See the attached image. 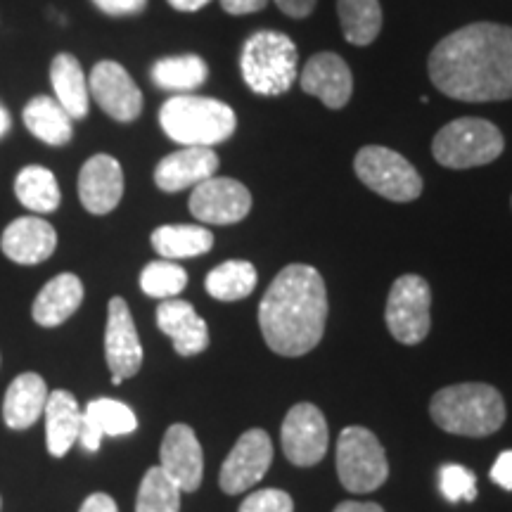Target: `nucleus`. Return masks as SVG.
I'll use <instances>...</instances> for the list:
<instances>
[{"label":"nucleus","instance_id":"nucleus-35","mask_svg":"<svg viewBox=\"0 0 512 512\" xmlns=\"http://www.w3.org/2000/svg\"><path fill=\"white\" fill-rule=\"evenodd\" d=\"M238 512H294V501L280 489H261L249 494Z\"/></svg>","mask_w":512,"mask_h":512},{"label":"nucleus","instance_id":"nucleus-17","mask_svg":"<svg viewBox=\"0 0 512 512\" xmlns=\"http://www.w3.org/2000/svg\"><path fill=\"white\" fill-rule=\"evenodd\" d=\"M79 197L86 211L95 216L110 214L124 197V171L112 155H95L79 174Z\"/></svg>","mask_w":512,"mask_h":512},{"label":"nucleus","instance_id":"nucleus-23","mask_svg":"<svg viewBox=\"0 0 512 512\" xmlns=\"http://www.w3.org/2000/svg\"><path fill=\"white\" fill-rule=\"evenodd\" d=\"M83 302V283L74 273L55 275L50 283L38 292L34 302V320L43 328H57L64 320L72 318Z\"/></svg>","mask_w":512,"mask_h":512},{"label":"nucleus","instance_id":"nucleus-7","mask_svg":"<svg viewBox=\"0 0 512 512\" xmlns=\"http://www.w3.org/2000/svg\"><path fill=\"white\" fill-rule=\"evenodd\" d=\"M337 475L351 494H370L389 477L380 439L366 427H347L337 439Z\"/></svg>","mask_w":512,"mask_h":512},{"label":"nucleus","instance_id":"nucleus-41","mask_svg":"<svg viewBox=\"0 0 512 512\" xmlns=\"http://www.w3.org/2000/svg\"><path fill=\"white\" fill-rule=\"evenodd\" d=\"M335 512H384L377 503H361V501H344L339 503Z\"/></svg>","mask_w":512,"mask_h":512},{"label":"nucleus","instance_id":"nucleus-16","mask_svg":"<svg viewBox=\"0 0 512 512\" xmlns=\"http://www.w3.org/2000/svg\"><path fill=\"white\" fill-rule=\"evenodd\" d=\"M299 83L306 95H313L323 102L328 110H342L347 107L354 93V76L349 64L337 53H316L304 64Z\"/></svg>","mask_w":512,"mask_h":512},{"label":"nucleus","instance_id":"nucleus-30","mask_svg":"<svg viewBox=\"0 0 512 512\" xmlns=\"http://www.w3.org/2000/svg\"><path fill=\"white\" fill-rule=\"evenodd\" d=\"M15 195L24 207L36 214H50L60 207V185L46 166H27L15 178Z\"/></svg>","mask_w":512,"mask_h":512},{"label":"nucleus","instance_id":"nucleus-21","mask_svg":"<svg viewBox=\"0 0 512 512\" xmlns=\"http://www.w3.org/2000/svg\"><path fill=\"white\" fill-rule=\"evenodd\" d=\"M138 430V418L117 399H95L81 413L79 441L86 451H98L102 437H124Z\"/></svg>","mask_w":512,"mask_h":512},{"label":"nucleus","instance_id":"nucleus-29","mask_svg":"<svg viewBox=\"0 0 512 512\" xmlns=\"http://www.w3.org/2000/svg\"><path fill=\"white\" fill-rule=\"evenodd\" d=\"M342 34L351 46H370L382 29L380 0H337Z\"/></svg>","mask_w":512,"mask_h":512},{"label":"nucleus","instance_id":"nucleus-15","mask_svg":"<svg viewBox=\"0 0 512 512\" xmlns=\"http://www.w3.org/2000/svg\"><path fill=\"white\" fill-rule=\"evenodd\" d=\"M159 467L174 479L183 494L200 489L204 477V453L192 427L178 422L166 430L162 451H159Z\"/></svg>","mask_w":512,"mask_h":512},{"label":"nucleus","instance_id":"nucleus-32","mask_svg":"<svg viewBox=\"0 0 512 512\" xmlns=\"http://www.w3.org/2000/svg\"><path fill=\"white\" fill-rule=\"evenodd\" d=\"M181 494L183 491L162 467H150L140 482L136 512H178L181 510Z\"/></svg>","mask_w":512,"mask_h":512},{"label":"nucleus","instance_id":"nucleus-20","mask_svg":"<svg viewBox=\"0 0 512 512\" xmlns=\"http://www.w3.org/2000/svg\"><path fill=\"white\" fill-rule=\"evenodd\" d=\"M216 169L219 155L211 147H185L157 164L155 183L164 192H181L216 176Z\"/></svg>","mask_w":512,"mask_h":512},{"label":"nucleus","instance_id":"nucleus-2","mask_svg":"<svg viewBox=\"0 0 512 512\" xmlns=\"http://www.w3.org/2000/svg\"><path fill=\"white\" fill-rule=\"evenodd\" d=\"M328 320V292L313 266L290 264L275 275L259 304V328L268 349L304 356L318 347Z\"/></svg>","mask_w":512,"mask_h":512},{"label":"nucleus","instance_id":"nucleus-33","mask_svg":"<svg viewBox=\"0 0 512 512\" xmlns=\"http://www.w3.org/2000/svg\"><path fill=\"white\" fill-rule=\"evenodd\" d=\"M185 285H188V273H185V268L169 259L152 261V264H147L143 268V273H140V290H143L147 297L174 299L185 290Z\"/></svg>","mask_w":512,"mask_h":512},{"label":"nucleus","instance_id":"nucleus-6","mask_svg":"<svg viewBox=\"0 0 512 512\" xmlns=\"http://www.w3.org/2000/svg\"><path fill=\"white\" fill-rule=\"evenodd\" d=\"M505 150V138L496 124L463 117L446 124L434 136L432 155L446 169H475L496 162Z\"/></svg>","mask_w":512,"mask_h":512},{"label":"nucleus","instance_id":"nucleus-3","mask_svg":"<svg viewBox=\"0 0 512 512\" xmlns=\"http://www.w3.org/2000/svg\"><path fill=\"white\" fill-rule=\"evenodd\" d=\"M430 415L437 427L458 437H489L505 422L501 392L484 382L451 384L432 396Z\"/></svg>","mask_w":512,"mask_h":512},{"label":"nucleus","instance_id":"nucleus-22","mask_svg":"<svg viewBox=\"0 0 512 512\" xmlns=\"http://www.w3.org/2000/svg\"><path fill=\"white\" fill-rule=\"evenodd\" d=\"M46 380L36 373H24L12 380L5 392L3 418L10 430H29L41 418L48 403Z\"/></svg>","mask_w":512,"mask_h":512},{"label":"nucleus","instance_id":"nucleus-8","mask_svg":"<svg viewBox=\"0 0 512 512\" xmlns=\"http://www.w3.org/2000/svg\"><path fill=\"white\" fill-rule=\"evenodd\" d=\"M354 171L366 188L392 202H413L422 195V178L415 166L389 147H361L354 159Z\"/></svg>","mask_w":512,"mask_h":512},{"label":"nucleus","instance_id":"nucleus-19","mask_svg":"<svg viewBox=\"0 0 512 512\" xmlns=\"http://www.w3.org/2000/svg\"><path fill=\"white\" fill-rule=\"evenodd\" d=\"M157 325L171 337L178 356H197L209 347V328L195 306L183 299H164L157 306Z\"/></svg>","mask_w":512,"mask_h":512},{"label":"nucleus","instance_id":"nucleus-28","mask_svg":"<svg viewBox=\"0 0 512 512\" xmlns=\"http://www.w3.org/2000/svg\"><path fill=\"white\" fill-rule=\"evenodd\" d=\"M209 76L207 62L200 55L164 57L152 67V81L157 88L169 93L197 91Z\"/></svg>","mask_w":512,"mask_h":512},{"label":"nucleus","instance_id":"nucleus-27","mask_svg":"<svg viewBox=\"0 0 512 512\" xmlns=\"http://www.w3.org/2000/svg\"><path fill=\"white\" fill-rule=\"evenodd\" d=\"M152 247L162 259L178 261L190 259V256L207 254L214 247V235L204 226H188V223H178V226H159L152 233Z\"/></svg>","mask_w":512,"mask_h":512},{"label":"nucleus","instance_id":"nucleus-43","mask_svg":"<svg viewBox=\"0 0 512 512\" xmlns=\"http://www.w3.org/2000/svg\"><path fill=\"white\" fill-rule=\"evenodd\" d=\"M10 126H12L10 112H8V110H5V107H3V105H0V138H3V136H8Z\"/></svg>","mask_w":512,"mask_h":512},{"label":"nucleus","instance_id":"nucleus-40","mask_svg":"<svg viewBox=\"0 0 512 512\" xmlns=\"http://www.w3.org/2000/svg\"><path fill=\"white\" fill-rule=\"evenodd\" d=\"M79 512H119V508L110 494H102V491H98V494H91L86 501H83Z\"/></svg>","mask_w":512,"mask_h":512},{"label":"nucleus","instance_id":"nucleus-37","mask_svg":"<svg viewBox=\"0 0 512 512\" xmlns=\"http://www.w3.org/2000/svg\"><path fill=\"white\" fill-rule=\"evenodd\" d=\"M491 482L505 491H512V451H503L491 467Z\"/></svg>","mask_w":512,"mask_h":512},{"label":"nucleus","instance_id":"nucleus-26","mask_svg":"<svg viewBox=\"0 0 512 512\" xmlns=\"http://www.w3.org/2000/svg\"><path fill=\"white\" fill-rule=\"evenodd\" d=\"M72 121L74 119L62 110L60 102L48 98V95H38L24 107V124H27L29 133L46 145H67L74 136Z\"/></svg>","mask_w":512,"mask_h":512},{"label":"nucleus","instance_id":"nucleus-36","mask_svg":"<svg viewBox=\"0 0 512 512\" xmlns=\"http://www.w3.org/2000/svg\"><path fill=\"white\" fill-rule=\"evenodd\" d=\"M95 8L110 17H128L140 15L147 8V0H93Z\"/></svg>","mask_w":512,"mask_h":512},{"label":"nucleus","instance_id":"nucleus-11","mask_svg":"<svg viewBox=\"0 0 512 512\" xmlns=\"http://www.w3.org/2000/svg\"><path fill=\"white\" fill-rule=\"evenodd\" d=\"M280 437H283L285 456L292 465L311 467L320 463L325 453H328V420L313 403H297L285 415Z\"/></svg>","mask_w":512,"mask_h":512},{"label":"nucleus","instance_id":"nucleus-25","mask_svg":"<svg viewBox=\"0 0 512 512\" xmlns=\"http://www.w3.org/2000/svg\"><path fill=\"white\" fill-rule=\"evenodd\" d=\"M50 83H53L55 100L72 119H83L91 107V91L83 74L81 62L74 55L60 53L50 64Z\"/></svg>","mask_w":512,"mask_h":512},{"label":"nucleus","instance_id":"nucleus-4","mask_svg":"<svg viewBox=\"0 0 512 512\" xmlns=\"http://www.w3.org/2000/svg\"><path fill=\"white\" fill-rule=\"evenodd\" d=\"M162 131L183 147H214L235 133L233 107L200 95H174L159 110Z\"/></svg>","mask_w":512,"mask_h":512},{"label":"nucleus","instance_id":"nucleus-12","mask_svg":"<svg viewBox=\"0 0 512 512\" xmlns=\"http://www.w3.org/2000/svg\"><path fill=\"white\" fill-rule=\"evenodd\" d=\"M273 463V444L264 430H247L223 460L219 484L223 494H245L259 484Z\"/></svg>","mask_w":512,"mask_h":512},{"label":"nucleus","instance_id":"nucleus-1","mask_svg":"<svg viewBox=\"0 0 512 512\" xmlns=\"http://www.w3.org/2000/svg\"><path fill=\"white\" fill-rule=\"evenodd\" d=\"M434 88L460 102L512 100V27L475 22L441 38L427 60Z\"/></svg>","mask_w":512,"mask_h":512},{"label":"nucleus","instance_id":"nucleus-38","mask_svg":"<svg viewBox=\"0 0 512 512\" xmlns=\"http://www.w3.org/2000/svg\"><path fill=\"white\" fill-rule=\"evenodd\" d=\"M266 5H268V0H221V8L233 17L252 15V12L264 10Z\"/></svg>","mask_w":512,"mask_h":512},{"label":"nucleus","instance_id":"nucleus-10","mask_svg":"<svg viewBox=\"0 0 512 512\" xmlns=\"http://www.w3.org/2000/svg\"><path fill=\"white\" fill-rule=\"evenodd\" d=\"M252 211V192L235 178L211 176L195 185L190 195V214L209 226H233Z\"/></svg>","mask_w":512,"mask_h":512},{"label":"nucleus","instance_id":"nucleus-5","mask_svg":"<svg viewBox=\"0 0 512 512\" xmlns=\"http://www.w3.org/2000/svg\"><path fill=\"white\" fill-rule=\"evenodd\" d=\"M299 50L290 36L280 31H256L240 53V72L247 88L256 95H283L297 79Z\"/></svg>","mask_w":512,"mask_h":512},{"label":"nucleus","instance_id":"nucleus-18","mask_svg":"<svg viewBox=\"0 0 512 512\" xmlns=\"http://www.w3.org/2000/svg\"><path fill=\"white\" fill-rule=\"evenodd\" d=\"M0 247H3V254L15 264L34 266L53 256L57 247V233L48 221L38 219V216H22V219H15L5 228Z\"/></svg>","mask_w":512,"mask_h":512},{"label":"nucleus","instance_id":"nucleus-31","mask_svg":"<svg viewBox=\"0 0 512 512\" xmlns=\"http://www.w3.org/2000/svg\"><path fill=\"white\" fill-rule=\"evenodd\" d=\"M256 268L249 261H223L207 275V292L219 302H240L254 292Z\"/></svg>","mask_w":512,"mask_h":512},{"label":"nucleus","instance_id":"nucleus-42","mask_svg":"<svg viewBox=\"0 0 512 512\" xmlns=\"http://www.w3.org/2000/svg\"><path fill=\"white\" fill-rule=\"evenodd\" d=\"M166 3L181 12H197V10H202L204 5H209L211 0H166Z\"/></svg>","mask_w":512,"mask_h":512},{"label":"nucleus","instance_id":"nucleus-44","mask_svg":"<svg viewBox=\"0 0 512 512\" xmlns=\"http://www.w3.org/2000/svg\"><path fill=\"white\" fill-rule=\"evenodd\" d=\"M0 508H3V501H0Z\"/></svg>","mask_w":512,"mask_h":512},{"label":"nucleus","instance_id":"nucleus-13","mask_svg":"<svg viewBox=\"0 0 512 512\" xmlns=\"http://www.w3.org/2000/svg\"><path fill=\"white\" fill-rule=\"evenodd\" d=\"M88 91L107 117L128 124L143 112V93L119 62L102 60L88 76Z\"/></svg>","mask_w":512,"mask_h":512},{"label":"nucleus","instance_id":"nucleus-14","mask_svg":"<svg viewBox=\"0 0 512 512\" xmlns=\"http://www.w3.org/2000/svg\"><path fill=\"white\" fill-rule=\"evenodd\" d=\"M105 358L114 384H121L126 377H133L143 366V344H140L128 304L121 297H112L110 306H107Z\"/></svg>","mask_w":512,"mask_h":512},{"label":"nucleus","instance_id":"nucleus-34","mask_svg":"<svg viewBox=\"0 0 512 512\" xmlns=\"http://www.w3.org/2000/svg\"><path fill=\"white\" fill-rule=\"evenodd\" d=\"M439 486H441V494H444L448 503H460V501L472 503L477 498L475 472L467 470L465 465L448 463L441 467Z\"/></svg>","mask_w":512,"mask_h":512},{"label":"nucleus","instance_id":"nucleus-24","mask_svg":"<svg viewBox=\"0 0 512 512\" xmlns=\"http://www.w3.org/2000/svg\"><path fill=\"white\" fill-rule=\"evenodd\" d=\"M43 418H46V444L50 456H67L69 448L79 441L81 432V411L74 394L67 389H57V392L48 394Z\"/></svg>","mask_w":512,"mask_h":512},{"label":"nucleus","instance_id":"nucleus-39","mask_svg":"<svg viewBox=\"0 0 512 512\" xmlns=\"http://www.w3.org/2000/svg\"><path fill=\"white\" fill-rule=\"evenodd\" d=\"M316 3L318 0H275V5H278V8L292 19L309 17L311 12L316 10Z\"/></svg>","mask_w":512,"mask_h":512},{"label":"nucleus","instance_id":"nucleus-9","mask_svg":"<svg viewBox=\"0 0 512 512\" xmlns=\"http://www.w3.org/2000/svg\"><path fill=\"white\" fill-rule=\"evenodd\" d=\"M430 309L432 290L425 278L413 273L396 278L387 299V311H384L387 328L396 342L413 347L430 335Z\"/></svg>","mask_w":512,"mask_h":512}]
</instances>
